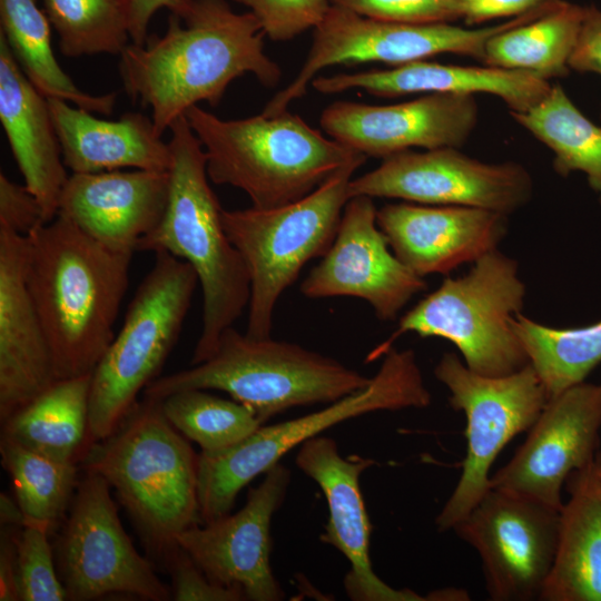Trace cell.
Masks as SVG:
<instances>
[{
	"mask_svg": "<svg viewBox=\"0 0 601 601\" xmlns=\"http://www.w3.org/2000/svg\"><path fill=\"white\" fill-rule=\"evenodd\" d=\"M594 465H595L597 471L601 474V449L598 450V453L594 460Z\"/></svg>",
	"mask_w": 601,
	"mask_h": 601,
	"instance_id": "46",
	"label": "cell"
},
{
	"mask_svg": "<svg viewBox=\"0 0 601 601\" xmlns=\"http://www.w3.org/2000/svg\"><path fill=\"white\" fill-rule=\"evenodd\" d=\"M158 401L166 418L197 443L201 453L228 450L263 425L246 405L218 397L207 390H185Z\"/></svg>",
	"mask_w": 601,
	"mask_h": 601,
	"instance_id": "34",
	"label": "cell"
},
{
	"mask_svg": "<svg viewBox=\"0 0 601 601\" xmlns=\"http://www.w3.org/2000/svg\"><path fill=\"white\" fill-rule=\"evenodd\" d=\"M0 35L19 67L46 98L72 102L105 116L112 114L116 93L81 91L61 69L51 46V23L37 0H0Z\"/></svg>",
	"mask_w": 601,
	"mask_h": 601,
	"instance_id": "29",
	"label": "cell"
},
{
	"mask_svg": "<svg viewBox=\"0 0 601 601\" xmlns=\"http://www.w3.org/2000/svg\"><path fill=\"white\" fill-rule=\"evenodd\" d=\"M138 286L122 326L91 373L89 446L109 436L157 378L198 285L193 267L166 253Z\"/></svg>",
	"mask_w": 601,
	"mask_h": 601,
	"instance_id": "10",
	"label": "cell"
},
{
	"mask_svg": "<svg viewBox=\"0 0 601 601\" xmlns=\"http://www.w3.org/2000/svg\"><path fill=\"white\" fill-rule=\"evenodd\" d=\"M47 223L37 197L27 188L0 174V227L28 236Z\"/></svg>",
	"mask_w": 601,
	"mask_h": 601,
	"instance_id": "40",
	"label": "cell"
},
{
	"mask_svg": "<svg viewBox=\"0 0 601 601\" xmlns=\"http://www.w3.org/2000/svg\"><path fill=\"white\" fill-rule=\"evenodd\" d=\"M357 159L333 174L303 198L274 208L223 210L225 230L240 253L250 279L246 335L270 337L280 295L297 279L307 262L331 247Z\"/></svg>",
	"mask_w": 601,
	"mask_h": 601,
	"instance_id": "9",
	"label": "cell"
},
{
	"mask_svg": "<svg viewBox=\"0 0 601 601\" xmlns=\"http://www.w3.org/2000/svg\"><path fill=\"white\" fill-rule=\"evenodd\" d=\"M434 376L449 391V403L466 418V454L460 479L437 514L440 532L453 530L490 491V470L502 449L529 431L549 397L528 364L504 376L471 371L454 353H444Z\"/></svg>",
	"mask_w": 601,
	"mask_h": 601,
	"instance_id": "12",
	"label": "cell"
},
{
	"mask_svg": "<svg viewBox=\"0 0 601 601\" xmlns=\"http://www.w3.org/2000/svg\"><path fill=\"white\" fill-rule=\"evenodd\" d=\"M376 221L395 256L421 277L449 274L497 249L508 215L466 206L387 204Z\"/></svg>",
	"mask_w": 601,
	"mask_h": 601,
	"instance_id": "21",
	"label": "cell"
},
{
	"mask_svg": "<svg viewBox=\"0 0 601 601\" xmlns=\"http://www.w3.org/2000/svg\"><path fill=\"white\" fill-rule=\"evenodd\" d=\"M0 523L1 526H20L24 524L23 513L17 501L6 493L0 495Z\"/></svg>",
	"mask_w": 601,
	"mask_h": 601,
	"instance_id": "45",
	"label": "cell"
},
{
	"mask_svg": "<svg viewBox=\"0 0 601 601\" xmlns=\"http://www.w3.org/2000/svg\"><path fill=\"white\" fill-rule=\"evenodd\" d=\"M27 244V283L57 380L91 374L116 335L134 253L101 244L59 215Z\"/></svg>",
	"mask_w": 601,
	"mask_h": 601,
	"instance_id": "2",
	"label": "cell"
},
{
	"mask_svg": "<svg viewBox=\"0 0 601 601\" xmlns=\"http://www.w3.org/2000/svg\"><path fill=\"white\" fill-rule=\"evenodd\" d=\"M91 374L57 380L1 422V437L50 459L78 463L89 447Z\"/></svg>",
	"mask_w": 601,
	"mask_h": 601,
	"instance_id": "28",
	"label": "cell"
},
{
	"mask_svg": "<svg viewBox=\"0 0 601 601\" xmlns=\"http://www.w3.org/2000/svg\"><path fill=\"white\" fill-rule=\"evenodd\" d=\"M186 117L204 148L209 180L243 190L256 208L296 201L366 157L288 110L225 120L198 105Z\"/></svg>",
	"mask_w": 601,
	"mask_h": 601,
	"instance_id": "5",
	"label": "cell"
},
{
	"mask_svg": "<svg viewBox=\"0 0 601 601\" xmlns=\"http://www.w3.org/2000/svg\"><path fill=\"white\" fill-rule=\"evenodd\" d=\"M554 561L541 601H601V474L594 462L569 476Z\"/></svg>",
	"mask_w": 601,
	"mask_h": 601,
	"instance_id": "27",
	"label": "cell"
},
{
	"mask_svg": "<svg viewBox=\"0 0 601 601\" xmlns=\"http://www.w3.org/2000/svg\"><path fill=\"white\" fill-rule=\"evenodd\" d=\"M312 87L324 95L363 89L378 97L410 93H486L499 97L512 112L538 105L551 90L550 81L525 71L497 67L444 65L425 60L384 70L319 76Z\"/></svg>",
	"mask_w": 601,
	"mask_h": 601,
	"instance_id": "24",
	"label": "cell"
},
{
	"mask_svg": "<svg viewBox=\"0 0 601 601\" xmlns=\"http://www.w3.org/2000/svg\"><path fill=\"white\" fill-rule=\"evenodd\" d=\"M130 42L142 46L148 36V26L152 16L161 8L171 14L185 17L193 0H126Z\"/></svg>",
	"mask_w": 601,
	"mask_h": 601,
	"instance_id": "42",
	"label": "cell"
},
{
	"mask_svg": "<svg viewBox=\"0 0 601 601\" xmlns=\"http://www.w3.org/2000/svg\"><path fill=\"white\" fill-rule=\"evenodd\" d=\"M462 1H467V0H462Z\"/></svg>",
	"mask_w": 601,
	"mask_h": 601,
	"instance_id": "47",
	"label": "cell"
},
{
	"mask_svg": "<svg viewBox=\"0 0 601 601\" xmlns=\"http://www.w3.org/2000/svg\"><path fill=\"white\" fill-rule=\"evenodd\" d=\"M0 456L24 524H42L51 531L71 504L78 484L77 463L50 459L4 437L0 439Z\"/></svg>",
	"mask_w": 601,
	"mask_h": 601,
	"instance_id": "33",
	"label": "cell"
},
{
	"mask_svg": "<svg viewBox=\"0 0 601 601\" xmlns=\"http://www.w3.org/2000/svg\"><path fill=\"white\" fill-rule=\"evenodd\" d=\"M545 0H467L464 1L463 19L467 24L482 23L503 17H518Z\"/></svg>",
	"mask_w": 601,
	"mask_h": 601,
	"instance_id": "43",
	"label": "cell"
},
{
	"mask_svg": "<svg viewBox=\"0 0 601 601\" xmlns=\"http://www.w3.org/2000/svg\"><path fill=\"white\" fill-rule=\"evenodd\" d=\"M168 195V170L71 174L57 215L112 249L135 253L160 223Z\"/></svg>",
	"mask_w": 601,
	"mask_h": 601,
	"instance_id": "22",
	"label": "cell"
},
{
	"mask_svg": "<svg viewBox=\"0 0 601 601\" xmlns=\"http://www.w3.org/2000/svg\"><path fill=\"white\" fill-rule=\"evenodd\" d=\"M109 483L85 472L58 541L60 579L68 600L126 593L167 601L171 591L135 548L118 516Z\"/></svg>",
	"mask_w": 601,
	"mask_h": 601,
	"instance_id": "13",
	"label": "cell"
},
{
	"mask_svg": "<svg viewBox=\"0 0 601 601\" xmlns=\"http://www.w3.org/2000/svg\"><path fill=\"white\" fill-rule=\"evenodd\" d=\"M47 101L63 164L72 174L169 169V144L158 135L151 118L126 112L118 120H105L61 99Z\"/></svg>",
	"mask_w": 601,
	"mask_h": 601,
	"instance_id": "26",
	"label": "cell"
},
{
	"mask_svg": "<svg viewBox=\"0 0 601 601\" xmlns=\"http://www.w3.org/2000/svg\"><path fill=\"white\" fill-rule=\"evenodd\" d=\"M562 0H545L530 11L499 24L465 29L451 23L413 24L366 18L332 4L314 29L313 43L302 69L260 112L273 117L302 98L325 68L335 65L382 62L396 67L442 55L470 56L483 61L484 48L494 35L538 19Z\"/></svg>",
	"mask_w": 601,
	"mask_h": 601,
	"instance_id": "11",
	"label": "cell"
},
{
	"mask_svg": "<svg viewBox=\"0 0 601 601\" xmlns=\"http://www.w3.org/2000/svg\"><path fill=\"white\" fill-rule=\"evenodd\" d=\"M16 532L12 528L1 526L0 535V600L18 601Z\"/></svg>",
	"mask_w": 601,
	"mask_h": 601,
	"instance_id": "44",
	"label": "cell"
},
{
	"mask_svg": "<svg viewBox=\"0 0 601 601\" xmlns=\"http://www.w3.org/2000/svg\"><path fill=\"white\" fill-rule=\"evenodd\" d=\"M416 355L390 348L370 383L323 410L260 426L235 446L201 453L198 460V501L201 523L230 513L238 493L250 481L280 463L290 450L347 420L378 411L423 408L431 404Z\"/></svg>",
	"mask_w": 601,
	"mask_h": 601,
	"instance_id": "8",
	"label": "cell"
},
{
	"mask_svg": "<svg viewBox=\"0 0 601 601\" xmlns=\"http://www.w3.org/2000/svg\"><path fill=\"white\" fill-rule=\"evenodd\" d=\"M27 236L0 227V420L57 381L52 353L27 283Z\"/></svg>",
	"mask_w": 601,
	"mask_h": 601,
	"instance_id": "23",
	"label": "cell"
},
{
	"mask_svg": "<svg viewBox=\"0 0 601 601\" xmlns=\"http://www.w3.org/2000/svg\"><path fill=\"white\" fill-rule=\"evenodd\" d=\"M171 577L175 601H240L243 593L219 585L207 578L193 559L178 545L164 560Z\"/></svg>",
	"mask_w": 601,
	"mask_h": 601,
	"instance_id": "39",
	"label": "cell"
},
{
	"mask_svg": "<svg viewBox=\"0 0 601 601\" xmlns=\"http://www.w3.org/2000/svg\"><path fill=\"white\" fill-rule=\"evenodd\" d=\"M348 191L349 197L466 206L509 215L530 201L533 180L519 162H484L450 147L390 156L377 168L352 178Z\"/></svg>",
	"mask_w": 601,
	"mask_h": 601,
	"instance_id": "14",
	"label": "cell"
},
{
	"mask_svg": "<svg viewBox=\"0 0 601 601\" xmlns=\"http://www.w3.org/2000/svg\"><path fill=\"white\" fill-rule=\"evenodd\" d=\"M289 483L290 471L276 464L248 491L238 512L194 525L178 534L176 543L209 580L240 591L245 600L284 599L270 566V523Z\"/></svg>",
	"mask_w": 601,
	"mask_h": 601,
	"instance_id": "17",
	"label": "cell"
},
{
	"mask_svg": "<svg viewBox=\"0 0 601 601\" xmlns=\"http://www.w3.org/2000/svg\"><path fill=\"white\" fill-rule=\"evenodd\" d=\"M296 466L322 490L328 521L321 541L337 549L349 562L344 588L356 601H423L410 589H394L373 570L370 556L372 524L366 512L359 479L374 464L372 459L343 457L337 443L317 435L299 445Z\"/></svg>",
	"mask_w": 601,
	"mask_h": 601,
	"instance_id": "20",
	"label": "cell"
},
{
	"mask_svg": "<svg viewBox=\"0 0 601 601\" xmlns=\"http://www.w3.org/2000/svg\"><path fill=\"white\" fill-rule=\"evenodd\" d=\"M264 32L252 12L237 13L226 0H193L188 13L170 14L164 36L119 55L127 93L151 108L162 137L193 106H217L233 80L250 73L276 86L282 70L264 51Z\"/></svg>",
	"mask_w": 601,
	"mask_h": 601,
	"instance_id": "1",
	"label": "cell"
},
{
	"mask_svg": "<svg viewBox=\"0 0 601 601\" xmlns=\"http://www.w3.org/2000/svg\"><path fill=\"white\" fill-rule=\"evenodd\" d=\"M569 67L579 72L601 76V10L585 7V14L577 45L569 59Z\"/></svg>",
	"mask_w": 601,
	"mask_h": 601,
	"instance_id": "41",
	"label": "cell"
},
{
	"mask_svg": "<svg viewBox=\"0 0 601 601\" xmlns=\"http://www.w3.org/2000/svg\"><path fill=\"white\" fill-rule=\"evenodd\" d=\"M526 287L519 264L499 249L479 258L461 277H446L398 321L396 329L367 356L376 359L405 333L440 337L455 345L464 364L484 376H504L529 364L513 329Z\"/></svg>",
	"mask_w": 601,
	"mask_h": 601,
	"instance_id": "7",
	"label": "cell"
},
{
	"mask_svg": "<svg viewBox=\"0 0 601 601\" xmlns=\"http://www.w3.org/2000/svg\"><path fill=\"white\" fill-rule=\"evenodd\" d=\"M512 118L554 155V171L583 173L601 203V127L587 118L560 85H552L538 105Z\"/></svg>",
	"mask_w": 601,
	"mask_h": 601,
	"instance_id": "31",
	"label": "cell"
},
{
	"mask_svg": "<svg viewBox=\"0 0 601 601\" xmlns=\"http://www.w3.org/2000/svg\"><path fill=\"white\" fill-rule=\"evenodd\" d=\"M0 122L27 188L46 221L57 215L69 177L47 98L26 77L0 35Z\"/></svg>",
	"mask_w": 601,
	"mask_h": 601,
	"instance_id": "25",
	"label": "cell"
},
{
	"mask_svg": "<svg viewBox=\"0 0 601 601\" xmlns=\"http://www.w3.org/2000/svg\"><path fill=\"white\" fill-rule=\"evenodd\" d=\"M372 197H351L336 236L300 284L307 298L352 296L367 302L381 321H394L405 305L427 288L424 277L393 253L376 221Z\"/></svg>",
	"mask_w": 601,
	"mask_h": 601,
	"instance_id": "18",
	"label": "cell"
},
{
	"mask_svg": "<svg viewBox=\"0 0 601 601\" xmlns=\"http://www.w3.org/2000/svg\"><path fill=\"white\" fill-rule=\"evenodd\" d=\"M560 510L490 489L453 530L479 554L493 601L540 600L554 561Z\"/></svg>",
	"mask_w": 601,
	"mask_h": 601,
	"instance_id": "15",
	"label": "cell"
},
{
	"mask_svg": "<svg viewBox=\"0 0 601 601\" xmlns=\"http://www.w3.org/2000/svg\"><path fill=\"white\" fill-rule=\"evenodd\" d=\"M50 529L26 523L16 532L17 580L21 601L68 600L49 543Z\"/></svg>",
	"mask_w": 601,
	"mask_h": 601,
	"instance_id": "36",
	"label": "cell"
},
{
	"mask_svg": "<svg viewBox=\"0 0 601 601\" xmlns=\"http://www.w3.org/2000/svg\"><path fill=\"white\" fill-rule=\"evenodd\" d=\"M58 33L60 51L70 58L120 55L130 43L126 0H42Z\"/></svg>",
	"mask_w": 601,
	"mask_h": 601,
	"instance_id": "35",
	"label": "cell"
},
{
	"mask_svg": "<svg viewBox=\"0 0 601 601\" xmlns=\"http://www.w3.org/2000/svg\"><path fill=\"white\" fill-rule=\"evenodd\" d=\"M601 384L582 382L550 397L512 459L490 476V486L553 509L572 472L591 465L599 450Z\"/></svg>",
	"mask_w": 601,
	"mask_h": 601,
	"instance_id": "16",
	"label": "cell"
},
{
	"mask_svg": "<svg viewBox=\"0 0 601 601\" xmlns=\"http://www.w3.org/2000/svg\"><path fill=\"white\" fill-rule=\"evenodd\" d=\"M370 381L333 357L272 336L252 338L233 326L208 359L157 377L144 397L162 400L185 390H217L246 405L264 423L295 406L332 403Z\"/></svg>",
	"mask_w": 601,
	"mask_h": 601,
	"instance_id": "6",
	"label": "cell"
},
{
	"mask_svg": "<svg viewBox=\"0 0 601 601\" xmlns=\"http://www.w3.org/2000/svg\"><path fill=\"white\" fill-rule=\"evenodd\" d=\"M477 118L474 96L427 93L387 106L335 101L322 112L321 126L331 138L366 157L385 159L413 147L460 148Z\"/></svg>",
	"mask_w": 601,
	"mask_h": 601,
	"instance_id": "19",
	"label": "cell"
},
{
	"mask_svg": "<svg viewBox=\"0 0 601 601\" xmlns=\"http://www.w3.org/2000/svg\"><path fill=\"white\" fill-rule=\"evenodd\" d=\"M512 326L549 398L584 382L601 363V319L556 328L519 313Z\"/></svg>",
	"mask_w": 601,
	"mask_h": 601,
	"instance_id": "32",
	"label": "cell"
},
{
	"mask_svg": "<svg viewBox=\"0 0 601 601\" xmlns=\"http://www.w3.org/2000/svg\"><path fill=\"white\" fill-rule=\"evenodd\" d=\"M168 141L171 151L165 214L138 250L166 252L195 270L203 293V323L191 365L208 359L221 335L249 304L250 279L230 242L223 208L209 185L204 148L186 115L176 119Z\"/></svg>",
	"mask_w": 601,
	"mask_h": 601,
	"instance_id": "3",
	"label": "cell"
},
{
	"mask_svg": "<svg viewBox=\"0 0 601 601\" xmlns=\"http://www.w3.org/2000/svg\"><path fill=\"white\" fill-rule=\"evenodd\" d=\"M359 16L401 23H450L463 18L462 0H331Z\"/></svg>",
	"mask_w": 601,
	"mask_h": 601,
	"instance_id": "38",
	"label": "cell"
},
{
	"mask_svg": "<svg viewBox=\"0 0 601 601\" xmlns=\"http://www.w3.org/2000/svg\"><path fill=\"white\" fill-rule=\"evenodd\" d=\"M198 460L160 401L144 397L80 463L115 489L148 548L165 560L178 546L176 536L201 523Z\"/></svg>",
	"mask_w": 601,
	"mask_h": 601,
	"instance_id": "4",
	"label": "cell"
},
{
	"mask_svg": "<svg viewBox=\"0 0 601 601\" xmlns=\"http://www.w3.org/2000/svg\"><path fill=\"white\" fill-rule=\"evenodd\" d=\"M585 7L562 1L535 20L491 37L484 48L486 66L520 70L544 80L570 73Z\"/></svg>",
	"mask_w": 601,
	"mask_h": 601,
	"instance_id": "30",
	"label": "cell"
},
{
	"mask_svg": "<svg viewBox=\"0 0 601 601\" xmlns=\"http://www.w3.org/2000/svg\"><path fill=\"white\" fill-rule=\"evenodd\" d=\"M247 7L273 41H288L315 29L326 17L331 0H233Z\"/></svg>",
	"mask_w": 601,
	"mask_h": 601,
	"instance_id": "37",
	"label": "cell"
}]
</instances>
